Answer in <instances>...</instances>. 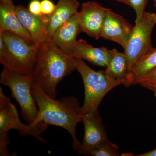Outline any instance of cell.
Listing matches in <instances>:
<instances>
[{
    "label": "cell",
    "mask_w": 156,
    "mask_h": 156,
    "mask_svg": "<svg viewBox=\"0 0 156 156\" xmlns=\"http://www.w3.org/2000/svg\"><path fill=\"white\" fill-rule=\"evenodd\" d=\"M32 92L37 105L38 114L30 126L44 123L63 128L72 137L73 148L79 151L81 143L77 138L76 128L78 123L82 122L83 115L77 98L69 96L56 100L46 94L34 82Z\"/></svg>",
    "instance_id": "obj_1"
},
{
    "label": "cell",
    "mask_w": 156,
    "mask_h": 156,
    "mask_svg": "<svg viewBox=\"0 0 156 156\" xmlns=\"http://www.w3.org/2000/svg\"><path fill=\"white\" fill-rule=\"evenodd\" d=\"M74 70L76 58L65 54L50 39L39 45L30 74L34 83L55 99L58 83Z\"/></svg>",
    "instance_id": "obj_2"
},
{
    "label": "cell",
    "mask_w": 156,
    "mask_h": 156,
    "mask_svg": "<svg viewBox=\"0 0 156 156\" xmlns=\"http://www.w3.org/2000/svg\"><path fill=\"white\" fill-rule=\"evenodd\" d=\"M75 58L76 70L81 76L85 89V100L81 107V113L83 115L98 112L104 97L115 87L123 84L124 80L112 79L105 70H94L83 59Z\"/></svg>",
    "instance_id": "obj_3"
},
{
    "label": "cell",
    "mask_w": 156,
    "mask_h": 156,
    "mask_svg": "<svg viewBox=\"0 0 156 156\" xmlns=\"http://www.w3.org/2000/svg\"><path fill=\"white\" fill-rule=\"evenodd\" d=\"M48 125L41 123L33 126L23 124L20 119L15 105L0 88V155H12L8 150L9 139L8 134L11 129L19 131L22 135H30L36 137L40 141L45 142L41 134L47 129Z\"/></svg>",
    "instance_id": "obj_4"
},
{
    "label": "cell",
    "mask_w": 156,
    "mask_h": 156,
    "mask_svg": "<svg viewBox=\"0 0 156 156\" xmlns=\"http://www.w3.org/2000/svg\"><path fill=\"white\" fill-rule=\"evenodd\" d=\"M0 82L10 88L11 95L19 104L21 114L27 124L32 125L38 114V107L32 92L33 79L31 74H26L4 67Z\"/></svg>",
    "instance_id": "obj_5"
},
{
    "label": "cell",
    "mask_w": 156,
    "mask_h": 156,
    "mask_svg": "<svg viewBox=\"0 0 156 156\" xmlns=\"http://www.w3.org/2000/svg\"><path fill=\"white\" fill-rule=\"evenodd\" d=\"M0 37L10 52V60L6 68L30 74L40 44H30L21 37L8 31H0Z\"/></svg>",
    "instance_id": "obj_6"
},
{
    "label": "cell",
    "mask_w": 156,
    "mask_h": 156,
    "mask_svg": "<svg viewBox=\"0 0 156 156\" xmlns=\"http://www.w3.org/2000/svg\"><path fill=\"white\" fill-rule=\"evenodd\" d=\"M156 24V14L146 11L141 20L135 23L129 40L124 49L128 59V73L144 54L153 48L151 36Z\"/></svg>",
    "instance_id": "obj_7"
},
{
    "label": "cell",
    "mask_w": 156,
    "mask_h": 156,
    "mask_svg": "<svg viewBox=\"0 0 156 156\" xmlns=\"http://www.w3.org/2000/svg\"><path fill=\"white\" fill-rule=\"evenodd\" d=\"M84 136L79 153L88 155L90 151L97 148L108 140L102 119L99 112H90L83 115Z\"/></svg>",
    "instance_id": "obj_8"
},
{
    "label": "cell",
    "mask_w": 156,
    "mask_h": 156,
    "mask_svg": "<svg viewBox=\"0 0 156 156\" xmlns=\"http://www.w3.org/2000/svg\"><path fill=\"white\" fill-rule=\"evenodd\" d=\"M107 10L99 3L88 2L83 3L79 12L81 32L98 40L101 38V30Z\"/></svg>",
    "instance_id": "obj_9"
},
{
    "label": "cell",
    "mask_w": 156,
    "mask_h": 156,
    "mask_svg": "<svg viewBox=\"0 0 156 156\" xmlns=\"http://www.w3.org/2000/svg\"><path fill=\"white\" fill-rule=\"evenodd\" d=\"M134 26L122 16L107 9L101 37L126 48Z\"/></svg>",
    "instance_id": "obj_10"
},
{
    "label": "cell",
    "mask_w": 156,
    "mask_h": 156,
    "mask_svg": "<svg viewBox=\"0 0 156 156\" xmlns=\"http://www.w3.org/2000/svg\"><path fill=\"white\" fill-rule=\"evenodd\" d=\"M80 32L78 12L56 30L51 40L65 54L71 56L77 41V37Z\"/></svg>",
    "instance_id": "obj_11"
},
{
    "label": "cell",
    "mask_w": 156,
    "mask_h": 156,
    "mask_svg": "<svg viewBox=\"0 0 156 156\" xmlns=\"http://www.w3.org/2000/svg\"><path fill=\"white\" fill-rule=\"evenodd\" d=\"M16 6L12 0H0V31H8L21 37L30 44H34L31 37L20 21Z\"/></svg>",
    "instance_id": "obj_12"
},
{
    "label": "cell",
    "mask_w": 156,
    "mask_h": 156,
    "mask_svg": "<svg viewBox=\"0 0 156 156\" xmlns=\"http://www.w3.org/2000/svg\"><path fill=\"white\" fill-rule=\"evenodd\" d=\"M16 12L20 21L30 35L34 44H41L50 40L46 23L41 17L33 15L27 8L21 5L16 6Z\"/></svg>",
    "instance_id": "obj_13"
},
{
    "label": "cell",
    "mask_w": 156,
    "mask_h": 156,
    "mask_svg": "<svg viewBox=\"0 0 156 156\" xmlns=\"http://www.w3.org/2000/svg\"><path fill=\"white\" fill-rule=\"evenodd\" d=\"M111 52L105 47L95 48L83 39L77 40L71 53V56L88 61L94 65L106 67Z\"/></svg>",
    "instance_id": "obj_14"
},
{
    "label": "cell",
    "mask_w": 156,
    "mask_h": 156,
    "mask_svg": "<svg viewBox=\"0 0 156 156\" xmlns=\"http://www.w3.org/2000/svg\"><path fill=\"white\" fill-rule=\"evenodd\" d=\"M80 5L77 0H58L55 11L46 23L50 39L58 27L77 14Z\"/></svg>",
    "instance_id": "obj_15"
},
{
    "label": "cell",
    "mask_w": 156,
    "mask_h": 156,
    "mask_svg": "<svg viewBox=\"0 0 156 156\" xmlns=\"http://www.w3.org/2000/svg\"><path fill=\"white\" fill-rule=\"evenodd\" d=\"M156 68V48H152L144 54L136 62L124 80L126 87L136 85L137 82Z\"/></svg>",
    "instance_id": "obj_16"
},
{
    "label": "cell",
    "mask_w": 156,
    "mask_h": 156,
    "mask_svg": "<svg viewBox=\"0 0 156 156\" xmlns=\"http://www.w3.org/2000/svg\"><path fill=\"white\" fill-rule=\"evenodd\" d=\"M110 58L105 70L108 76L115 80H124L128 73L127 56L115 49L111 50Z\"/></svg>",
    "instance_id": "obj_17"
},
{
    "label": "cell",
    "mask_w": 156,
    "mask_h": 156,
    "mask_svg": "<svg viewBox=\"0 0 156 156\" xmlns=\"http://www.w3.org/2000/svg\"><path fill=\"white\" fill-rule=\"evenodd\" d=\"M119 147L109 140L105 141L97 148L89 152L88 155L93 156H119L118 152Z\"/></svg>",
    "instance_id": "obj_18"
},
{
    "label": "cell",
    "mask_w": 156,
    "mask_h": 156,
    "mask_svg": "<svg viewBox=\"0 0 156 156\" xmlns=\"http://www.w3.org/2000/svg\"><path fill=\"white\" fill-rule=\"evenodd\" d=\"M122 3L132 8L136 14L135 23L139 22L142 19L148 0H114Z\"/></svg>",
    "instance_id": "obj_19"
},
{
    "label": "cell",
    "mask_w": 156,
    "mask_h": 156,
    "mask_svg": "<svg viewBox=\"0 0 156 156\" xmlns=\"http://www.w3.org/2000/svg\"><path fill=\"white\" fill-rule=\"evenodd\" d=\"M136 84L150 90L156 88V68L141 78Z\"/></svg>",
    "instance_id": "obj_20"
},
{
    "label": "cell",
    "mask_w": 156,
    "mask_h": 156,
    "mask_svg": "<svg viewBox=\"0 0 156 156\" xmlns=\"http://www.w3.org/2000/svg\"><path fill=\"white\" fill-rule=\"evenodd\" d=\"M56 7V5L51 0H42L41 1L42 19L45 23H47L48 17L53 14Z\"/></svg>",
    "instance_id": "obj_21"
},
{
    "label": "cell",
    "mask_w": 156,
    "mask_h": 156,
    "mask_svg": "<svg viewBox=\"0 0 156 156\" xmlns=\"http://www.w3.org/2000/svg\"><path fill=\"white\" fill-rule=\"evenodd\" d=\"M27 9L31 14L42 18L41 2L40 0H31Z\"/></svg>",
    "instance_id": "obj_22"
},
{
    "label": "cell",
    "mask_w": 156,
    "mask_h": 156,
    "mask_svg": "<svg viewBox=\"0 0 156 156\" xmlns=\"http://www.w3.org/2000/svg\"><path fill=\"white\" fill-rule=\"evenodd\" d=\"M137 156H156V148L153 150L144 153L136 155Z\"/></svg>",
    "instance_id": "obj_23"
},
{
    "label": "cell",
    "mask_w": 156,
    "mask_h": 156,
    "mask_svg": "<svg viewBox=\"0 0 156 156\" xmlns=\"http://www.w3.org/2000/svg\"><path fill=\"white\" fill-rule=\"evenodd\" d=\"M150 90L154 92L155 96L156 97V88H152V89H150Z\"/></svg>",
    "instance_id": "obj_24"
},
{
    "label": "cell",
    "mask_w": 156,
    "mask_h": 156,
    "mask_svg": "<svg viewBox=\"0 0 156 156\" xmlns=\"http://www.w3.org/2000/svg\"><path fill=\"white\" fill-rule=\"evenodd\" d=\"M154 3V5L156 7V0H153Z\"/></svg>",
    "instance_id": "obj_25"
},
{
    "label": "cell",
    "mask_w": 156,
    "mask_h": 156,
    "mask_svg": "<svg viewBox=\"0 0 156 156\" xmlns=\"http://www.w3.org/2000/svg\"></svg>",
    "instance_id": "obj_26"
}]
</instances>
